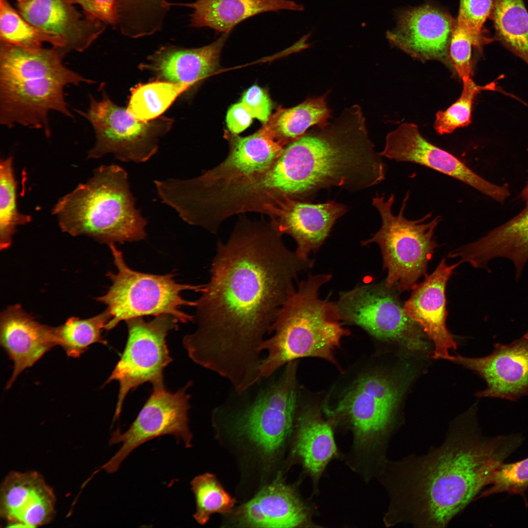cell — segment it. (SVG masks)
Segmentation results:
<instances>
[{"label": "cell", "mask_w": 528, "mask_h": 528, "mask_svg": "<svg viewBox=\"0 0 528 528\" xmlns=\"http://www.w3.org/2000/svg\"><path fill=\"white\" fill-rule=\"evenodd\" d=\"M313 264L290 250L270 223L239 220L227 242H218L196 301L197 327L183 339L191 359L236 389L258 381L260 347L295 291L294 280Z\"/></svg>", "instance_id": "1"}, {"label": "cell", "mask_w": 528, "mask_h": 528, "mask_svg": "<svg viewBox=\"0 0 528 528\" xmlns=\"http://www.w3.org/2000/svg\"><path fill=\"white\" fill-rule=\"evenodd\" d=\"M519 434L484 436L474 408L451 423L444 440L421 456L388 459L376 479L389 497L383 521L415 528H445L490 485L522 445Z\"/></svg>", "instance_id": "2"}, {"label": "cell", "mask_w": 528, "mask_h": 528, "mask_svg": "<svg viewBox=\"0 0 528 528\" xmlns=\"http://www.w3.org/2000/svg\"><path fill=\"white\" fill-rule=\"evenodd\" d=\"M294 199L305 201L322 189L358 191L379 183L385 166L370 140L361 107L344 110L332 123L308 132L285 147Z\"/></svg>", "instance_id": "3"}, {"label": "cell", "mask_w": 528, "mask_h": 528, "mask_svg": "<svg viewBox=\"0 0 528 528\" xmlns=\"http://www.w3.org/2000/svg\"><path fill=\"white\" fill-rule=\"evenodd\" d=\"M57 49L0 42V122L43 129L50 135L49 113L73 118L65 98L69 85L94 82L66 67Z\"/></svg>", "instance_id": "4"}, {"label": "cell", "mask_w": 528, "mask_h": 528, "mask_svg": "<svg viewBox=\"0 0 528 528\" xmlns=\"http://www.w3.org/2000/svg\"><path fill=\"white\" fill-rule=\"evenodd\" d=\"M403 375L382 372L363 374L345 392L328 419L352 437L347 465L366 482L376 478L386 461L387 448L396 428L397 405L408 383Z\"/></svg>", "instance_id": "5"}, {"label": "cell", "mask_w": 528, "mask_h": 528, "mask_svg": "<svg viewBox=\"0 0 528 528\" xmlns=\"http://www.w3.org/2000/svg\"><path fill=\"white\" fill-rule=\"evenodd\" d=\"M331 278L328 274H309L282 306L270 330L273 335L260 347L266 352L260 366L262 378L300 358L336 364L334 352L350 331L343 327L335 303L319 296L321 287Z\"/></svg>", "instance_id": "6"}, {"label": "cell", "mask_w": 528, "mask_h": 528, "mask_svg": "<svg viewBox=\"0 0 528 528\" xmlns=\"http://www.w3.org/2000/svg\"><path fill=\"white\" fill-rule=\"evenodd\" d=\"M52 214L61 230L108 245L138 241L146 236V220L135 206L128 175L112 164L95 169L86 182L62 197Z\"/></svg>", "instance_id": "7"}, {"label": "cell", "mask_w": 528, "mask_h": 528, "mask_svg": "<svg viewBox=\"0 0 528 528\" xmlns=\"http://www.w3.org/2000/svg\"><path fill=\"white\" fill-rule=\"evenodd\" d=\"M297 361L286 364L214 408V426L243 438L262 456L273 459L291 440L297 406Z\"/></svg>", "instance_id": "8"}, {"label": "cell", "mask_w": 528, "mask_h": 528, "mask_svg": "<svg viewBox=\"0 0 528 528\" xmlns=\"http://www.w3.org/2000/svg\"><path fill=\"white\" fill-rule=\"evenodd\" d=\"M409 197L408 192L397 215L392 212L395 196L385 199L383 195L375 196L372 204L381 216L379 230L363 245L376 243L381 250L383 266L387 271L386 286L394 287L399 292L413 289L418 279L426 274L428 264L438 247L434 235L441 220L437 216L428 220L429 213L417 220H409L404 216Z\"/></svg>", "instance_id": "9"}, {"label": "cell", "mask_w": 528, "mask_h": 528, "mask_svg": "<svg viewBox=\"0 0 528 528\" xmlns=\"http://www.w3.org/2000/svg\"><path fill=\"white\" fill-rule=\"evenodd\" d=\"M108 245L117 271L107 274L111 286L105 294L96 298L107 306L111 316L105 330L112 329L121 321L147 315L169 314L182 323L194 321V316L180 309L195 307L196 301L185 300L180 294L184 290L201 292L203 286L177 283L171 273L156 275L133 270L114 243Z\"/></svg>", "instance_id": "10"}, {"label": "cell", "mask_w": 528, "mask_h": 528, "mask_svg": "<svg viewBox=\"0 0 528 528\" xmlns=\"http://www.w3.org/2000/svg\"><path fill=\"white\" fill-rule=\"evenodd\" d=\"M96 100L89 95L86 111L77 112L94 130L96 141L88 157L97 159L112 154L122 161L149 160L157 151V142L170 129L172 119L161 117L149 121L135 117L128 110L115 104L104 90Z\"/></svg>", "instance_id": "11"}, {"label": "cell", "mask_w": 528, "mask_h": 528, "mask_svg": "<svg viewBox=\"0 0 528 528\" xmlns=\"http://www.w3.org/2000/svg\"><path fill=\"white\" fill-rule=\"evenodd\" d=\"M398 293L385 281L359 284L341 292L335 304L341 321L358 326L380 340L423 351L427 348L423 333L405 313Z\"/></svg>", "instance_id": "12"}, {"label": "cell", "mask_w": 528, "mask_h": 528, "mask_svg": "<svg viewBox=\"0 0 528 528\" xmlns=\"http://www.w3.org/2000/svg\"><path fill=\"white\" fill-rule=\"evenodd\" d=\"M178 321L174 316L161 314L149 321L142 317L125 321L128 330L126 346L105 382L116 380L119 383L114 420L132 389L147 382L153 386L164 383L163 372L172 361L166 338L170 331L178 329Z\"/></svg>", "instance_id": "13"}, {"label": "cell", "mask_w": 528, "mask_h": 528, "mask_svg": "<svg viewBox=\"0 0 528 528\" xmlns=\"http://www.w3.org/2000/svg\"><path fill=\"white\" fill-rule=\"evenodd\" d=\"M192 384L190 381L174 393L168 391L164 383L153 386L150 396L130 428L124 433L117 430L112 434L110 443L122 445L103 468L109 473L114 472L136 448L163 435H174L186 447H191L193 437L188 415L190 396L186 391Z\"/></svg>", "instance_id": "14"}, {"label": "cell", "mask_w": 528, "mask_h": 528, "mask_svg": "<svg viewBox=\"0 0 528 528\" xmlns=\"http://www.w3.org/2000/svg\"><path fill=\"white\" fill-rule=\"evenodd\" d=\"M381 156L433 169L476 189L499 202L509 196L507 188L492 183L477 174L450 152L429 142L413 123H403L389 132Z\"/></svg>", "instance_id": "15"}, {"label": "cell", "mask_w": 528, "mask_h": 528, "mask_svg": "<svg viewBox=\"0 0 528 528\" xmlns=\"http://www.w3.org/2000/svg\"><path fill=\"white\" fill-rule=\"evenodd\" d=\"M229 141V154L220 164L192 179H172L171 187L177 191L190 193L222 187L265 170L285 148L264 126L248 136H230Z\"/></svg>", "instance_id": "16"}, {"label": "cell", "mask_w": 528, "mask_h": 528, "mask_svg": "<svg viewBox=\"0 0 528 528\" xmlns=\"http://www.w3.org/2000/svg\"><path fill=\"white\" fill-rule=\"evenodd\" d=\"M456 20L447 12L424 4L399 12L397 25L387 31L389 42L422 61L449 59V48Z\"/></svg>", "instance_id": "17"}, {"label": "cell", "mask_w": 528, "mask_h": 528, "mask_svg": "<svg viewBox=\"0 0 528 528\" xmlns=\"http://www.w3.org/2000/svg\"><path fill=\"white\" fill-rule=\"evenodd\" d=\"M480 375L486 388L478 392L480 397H497L516 401L528 396V330L510 343L494 344L488 355L477 358L453 356L450 360Z\"/></svg>", "instance_id": "18"}, {"label": "cell", "mask_w": 528, "mask_h": 528, "mask_svg": "<svg viewBox=\"0 0 528 528\" xmlns=\"http://www.w3.org/2000/svg\"><path fill=\"white\" fill-rule=\"evenodd\" d=\"M344 205L333 200L314 204L285 198L268 215L270 223L281 235L287 234L295 241V250L305 261L321 246L336 220L347 212Z\"/></svg>", "instance_id": "19"}, {"label": "cell", "mask_w": 528, "mask_h": 528, "mask_svg": "<svg viewBox=\"0 0 528 528\" xmlns=\"http://www.w3.org/2000/svg\"><path fill=\"white\" fill-rule=\"evenodd\" d=\"M461 263L448 265L442 259L435 270L425 275L422 282L412 289L403 305L406 314L426 333L434 344L433 357L451 360L450 350L457 349V343L446 325L447 315L446 287L454 269Z\"/></svg>", "instance_id": "20"}, {"label": "cell", "mask_w": 528, "mask_h": 528, "mask_svg": "<svg viewBox=\"0 0 528 528\" xmlns=\"http://www.w3.org/2000/svg\"><path fill=\"white\" fill-rule=\"evenodd\" d=\"M317 509L290 485L276 481L241 506L235 524L252 528H317Z\"/></svg>", "instance_id": "21"}, {"label": "cell", "mask_w": 528, "mask_h": 528, "mask_svg": "<svg viewBox=\"0 0 528 528\" xmlns=\"http://www.w3.org/2000/svg\"><path fill=\"white\" fill-rule=\"evenodd\" d=\"M15 0L25 20L64 42L66 53L85 50L105 29L101 21L83 16L71 0Z\"/></svg>", "instance_id": "22"}, {"label": "cell", "mask_w": 528, "mask_h": 528, "mask_svg": "<svg viewBox=\"0 0 528 528\" xmlns=\"http://www.w3.org/2000/svg\"><path fill=\"white\" fill-rule=\"evenodd\" d=\"M55 503L52 489L35 471L12 472L1 485L0 514L10 527L47 524L54 516Z\"/></svg>", "instance_id": "23"}, {"label": "cell", "mask_w": 528, "mask_h": 528, "mask_svg": "<svg viewBox=\"0 0 528 528\" xmlns=\"http://www.w3.org/2000/svg\"><path fill=\"white\" fill-rule=\"evenodd\" d=\"M291 440V454L310 479L312 495H317L328 464L334 459L344 458L335 440L334 427L316 409H296Z\"/></svg>", "instance_id": "24"}, {"label": "cell", "mask_w": 528, "mask_h": 528, "mask_svg": "<svg viewBox=\"0 0 528 528\" xmlns=\"http://www.w3.org/2000/svg\"><path fill=\"white\" fill-rule=\"evenodd\" d=\"M0 343L14 363L7 389L22 372L56 345L53 327L40 323L20 304L9 306L1 312Z\"/></svg>", "instance_id": "25"}, {"label": "cell", "mask_w": 528, "mask_h": 528, "mask_svg": "<svg viewBox=\"0 0 528 528\" xmlns=\"http://www.w3.org/2000/svg\"><path fill=\"white\" fill-rule=\"evenodd\" d=\"M519 214L478 241L453 250L452 257L475 268H485L497 257L510 260L518 279L528 260V202Z\"/></svg>", "instance_id": "26"}, {"label": "cell", "mask_w": 528, "mask_h": 528, "mask_svg": "<svg viewBox=\"0 0 528 528\" xmlns=\"http://www.w3.org/2000/svg\"><path fill=\"white\" fill-rule=\"evenodd\" d=\"M228 35L222 33L213 43L197 48L162 46L150 56L148 63L141 67L152 71L157 80L192 87L217 69Z\"/></svg>", "instance_id": "27"}, {"label": "cell", "mask_w": 528, "mask_h": 528, "mask_svg": "<svg viewBox=\"0 0 528 528\" xmlns=\"http://www.w3.org/2000/svg\"><path fill=\"white\" fill-rule=\"evenodd\" d=\"M167 7L183 6L193 9L190 26L208 27L219 33H230L242 21L260 13L281 10L302 11L304 7L291 0H195L189 3H171Z\"/></svg>", "instance_id": "28"}, {"label": "cell", "mask_w": 528, "mask_h": 528, "mask_svg": "<svg viewBox=\"0 0 528 528\" xmlns=\"http://www.w3.org/2000/svg\"><path fill=\"white\" fill-rule=\"evenodd\" d=\"M328 93L308 98L290 108L278 109L264 126L284 146L304 136L311 127H325L331 117L327 102Z\"/></svg>", "instance_id": "29"}, {"label": "cell", "mask_w": 528, "mask_h": 528, "mask_svg": "<svg viewBox=\"0 0 528 528\" xmlns=\"http://www.w3.org/2000/svg\"><path fill=\"white\" fill-rule=\"evenodd\" d=\"M496 39L528 66V12L524 0H491Z\"/></svg>", "instance_id": "30"}, {"label": "cell", "mask_w": 528, "mask_h": 528, "mask_svg": "<svg viewBox=\"0 0 528 528\" xmlns=\"http://www.w3.org/2000/svg\"><path fill=\"white\" fill-rule=\"evenodd\" d=\"M168 0H118L117 25L132 38L153 35L161 30L169 8Z\"/></svg>", "instance_id": "31"}, {"label": "cell", "mask_w": 528, "mask_h": 528, "mask_svg": "<svg viewBox=\"0 0 528 528\" xmlns=\"http://www.w3.org/2000/svg\"><path fill=\"white\" fill-rule=\"evenodd\" d=\"M110 318L107 309L87 319L70 317L63 324L53 327L56 345L61 346L68 356L77 358L94 343L107 345L102 333Z\"/></svg>", "instance_id": "32"}, {"label": "cell", "mask_w": 528, "mask_h": 528, "mask_svg": "<svg viewBox=\"0 0 528 528\" xmlns=\"http://www.w3.org/2000/svg\"><path fill=\"white\" fill-rule=\"evenodd\" d=\"M191 87L160 80L140 84L132 89L127 110L143 121L154 120Z\"/></svg>", "instance_id": "33"}, {"label": "cell", "mask_w": 528, "mask_h": 528, "mask_svg": "<svg viewBox=\"0 0 528 528\" xmlns=\"http://www.w3.org/2000/svg\"><path fill=\"white\" fill-rule=\"evenodd\" d=\"M0 42L24 47L42 46L48 43L66 54L64 42L32 25L25 20L8 0H0Z\"/></svg>", "instance_id": "34"}, {"label": "cell", "mask_w": 528, "mask_h": 528, "mask_svg": "<svg viewBox=\"0 0 528 528\" xmlns=\"http://www.w3.org/2000/svg\"><path fill=\"white\" fill-rule=\"evenodd\" d=\"M30 215L20 213L17 206V182L12 156L0 161V247L6 250L12 244L17 228L30 222Z\"/></svg>", "instance_id": "35"}, {"label": "cell", "mask_w": 528, "mask_h": 528, "mask_svg": "<svg viewBox=\"0 0 528 528\" xmlns=\"http://www.w3.org/2000/svg\"><path fill=\"white\" fill-rule=\"evenodd\" d=\"M196 501L193 517L201 525L206 524L211 515L231 511L235 500L223 488L215 476L206 473L194 478L191 482Z\"/></svg>", "instance_id": "36"}, {"label": "cell", "mask_w": 528, "mask_h": 528, "mask_svg": "<svg viewBox=\"0 0 528 528\" xmlns=\"http://www.w3.org/2000/svg\"><path fill=\"white\" fill-rule=\"evenodd\" d=\"M462 82L463 89L458 99L445 110H440L436 114L434 128L439 134L451 133L457 128L469 125L477 94L483 90L496 89L494 82L481 86L471 78Z\"/></svg>", "instance_id": "37"}, {"label": "cell", "mask_w": 528, "mask_h": 528, "mask_svg": "<svg viewBox=\"0 0 528 528\" xmlns=\"http://www.w3.org/2000/svg\"><path fill=\"white\" fill-rule=\"evenodd\" d=\"M490 43L476 36L456 22L449 44V57L455 70L462 82L471 78L473 48L482 52L484 45Z\"/></svg>", "instance_id": "38"}, {"label": "cell", "mask_w": 528, "mask_h": 528, "mask_svg": "<svg viewBox=\"0 0 528 528\" xmlns=\"http://www.w3.org/2000/svg\"><path fill=\"white\" fill-rule=\"evenodd\" d=\"M489 486L481 492L478 498L502 493L524 495L528 489V458L502 464Z\"/></svg>", "instance_id": "39"}, {"label": "cell", "mask_w": 528, "mask_h": 528, "mask_svg": "<svg viewBox=\"0 0 528 528\" xmlns=\"http://www.w3.org/2000/svg\"><path fill=\"white\" fill-rule=\"evenodd\" d=\"M491 5V0H460L456 22L474 35L490 39L484 24L489 17Z\"/></svg>", "instance_id": "40"}, {"label": "cell", "mask_w": 528, "mask_h": 528, "mask_svg": "<svg viewBox=\"0 0 528 528\" xmlns=\"http://www.w3.org/2000/svg\"><path fill=\"white\" fill-rule=\"evenodd\" d=\"M80 5L88 18L105 24L116 25L118 22V0H71Z\"/></svg>", "instance_id": "41"}, {"label": "cell", "mask_w": 528, "mask_h": 528, "mask_svg": "<svg viewBox=\"0 0 528 528\" xmlns=\"http://www.w3.org/2000/svg\"><path fill=\"white\" fill-rule=\"evenodd\" d=\"M241 102L253 118L264 124L268 121L272 104L268 94L263 88L256 85L252 86L244 93Z\"/></svg>", "instance_id": "42"}, {"label": "cell", "mask_w": 528, "mask_h": 528, "mask_svg": "<svg viewBox=\"0 0 528 528\" xmlns=\"http://www.w3.org/2000/svg\"><path fill=\"white\" fill-rule=\"evenodd\" d=\"M253 118L250 112L241 102L236 103L232 105L227 112V127L232 133H240L250 125Z\"/></svg>", "instance_id": "43"}, {"label": "cell", "mask_w": 528, "mask_h": 528, "mask_svg": "<svg viewBox=\"0 0 528 528\" xmlns=\"http://www.w3.org/2000/svg\"><path fill=\"white\" fill-rule=\"evenodd\" d=\"M521 197L523 199L528 202V182L522 191Z\"/></svg>", "instance_id": "44"}]
</instances>
